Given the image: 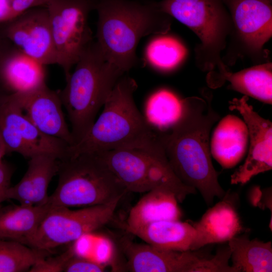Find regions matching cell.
Instances as JSON below:
<instances>
[{
  "instance_id": "cell-24",
  "label": "cell",
  "mask_w": 272,
  "mask_h": 272,
  "mask_svg": "<svg viewBox=\"0 0 272 272\" xmlns=\"http://www.w3.org/2000/svg\"><path fill=\"white\" fill-rule=\"evenodd\" d=\"M230 258L237 272L272 271L270 241L250 240L248 236H236L228 241Z\"/></svg>"
},
{
  "instance_id": "cell-13",
  "label": "cell",
  "mask_w": 272,
  "mask_h": 272,
  "mask_svg": "<svg viewBox=\"0 0 272 272\" xmlns=\"http://www.w3.org/2000/svg\"><path fill=\"white\" fill-rule=\"evenodd\" d=\"M6 23L1 35L12 45L45 66L57 64L46 7L29 9Z\"/></svg>"
},
{
  "instance_id": "cell-20",
  "label": "cell",
  "mask_w": 272,
  "mask_h": 272,
  "mask_svg": "<svg viewBox=\"0 0 272 272\" xmlns=\"http://www.w3.org/2000/svg\"><path fill=\"white\" fill-rule=\"evenodd\" d=\"M175 194L164 188L152 189L142 197L131 209L126 230H132L163 220H178L182 217Z\"/></svg>"
},
{
  "instance_id": "cell-37",
  "label": "cell",
  "mask_w": 272,
  "mask_h": 272,
  "mask_svg": "<svg viewBox=\"0 0 272 272\" xmlns=\"http://www.w3.org/2000/svg\"><path fill=\"white\" fill-rule=\"evenodd\" d=\"M270 2H272V0H269Z\"/></svg>"
},
{
  "instance_id": "cell-33",
  "label": "cell",
  "mask_w": 272,
  "mask_h": 272,
  "mask_svg": "<svg viewBox=\"0 0 272 272\" xmlns=\"http://www.w3.org/2000/svg\"><path fill=\"white\" fill-rule=\"evenodd\" d=\"M13 19L11 0H0V24Z\"/></svg>"
},
{
  "instance_id": "cell-25",
  "label": "cell",
  "mask_w": 272,
  "mask_h": 272,
  "mask_svg": "<svg viewBox=\"0 0 272 272\" xmlns=\"http://www.w3.org/2000/svg\"><path fill=\"white\" fill-rule=\"evenodd\" d=\"M183 107V99L172 92L160 90L148 99L145 107L147 120L160 132L169 130L180 118Z\"/></svg>"
},
{
  "instance_id": "cell-5",
  "label": "cell",
  "mask_w": 272,
  "mask_h": 272,
  "mask_svg": "<svg viewBox=\"0 0 272 272\" xmlns=\"http://www.w3.org/2000/svg\"><path fill=\"white\" fill-rule=\"evenodd\" d=\"M57 174V187L47 202L50 209L104 204L128 192L96 154L59 160Z\"/></svg>"
},
{
  "instance_id": "cell-21",
  "label": "cell",
  "mask_w": 272,
  "mask_h": 272,
  "mask_svg": "<svg viewBox=\"0 0 272 272\" xmlns=\"http://www.w3.org/2000/svg\"><path fill=\"white\" fill-rule=\"evenodd\" d=\"M129 233L154 246L180 251H194L196 234L192 223L180 220L153 222Z\"/></svg>"
},
{
  "instance_id": "cell-22",
  "label": "cell",
  "mask_w": 272,
  "mask_h": 272,
  "mask_svg": "<svg viewBox=\"0 0 272 272\" xmlns=\"http://www.w3.org/2000/svg\"><path fill=\"white\" fill-rule=\"evenodd\" d=\"M50 210L46 203L38 206L10 205L0 209V239L27 246Z\"/></svg>"
},
{
  "instance_id": "cell-14",
  "label": "cell",
  "mask_w": 272,
  "mask_h": 272,
  "mask_svg": "<svg viewBox=\"0 0 272 272\" xmlns=\"http://www.w3.org/2000/svg\"><path fill=\"white\" fill-rule=\"evenodd\" d=\"M248 97L234 98L229 109L238 111L248 130L249 148L243 164L231 175V183L244 184L256 175L272 168V123L248 103Z\"/></svg>"
},
{
  "instance_id": "cell-9",
  "label": "cell",
  "mask_w": 272,
  "mask_h": 272,
  "mask_svg": "<svg viewBox=\"0 0 272 272\" xmlns=\"http://www.w3.org/2000/svg\"><path fill=\"white\" fill-rule=\"evenodd\" d=\"M125 258L123 270L130 272H233L230 265V253L227 248L212 257L194 251H174L150 244L138 243L127 237L119 241Z\"/></svg>"
},
{
  "instance_id": "cell-32",
  "label": "cell",
  "mask_w": 272,
  "mask_h": 272,
  "mask_svg": "<svg viewBox=\"0 0 272 272\" xmlns=\"http://www.w3.org/2000/svg\"><path fill=\"white\" fill-rule=\"evenodd\" d=\"M13 173V169L9 164L3 161L0 164V203L7 200Z\"/></svg>"
},
{
  "instance_id": "cell-1",
  "label": "cell",
  "mask_w": 272,
  "mask_h": 272,
  "mask_svg": "<svg viewBox=\"0 0 272 272\" xmlns=\"http://www.w3.org/2000/svg\"><path fill=\"white\" fill-rule=\"evenodd\" d=\"M220 118L211 99H183L181 115L168 131L160 132L163 148L174 173L184 185L197 190L210 205L226 192L218 181L211 159L210 133Z\"/></svg>"
},
{
  "instance_id": "cell-7",
  "label": "cell",
  "mask_w": 272,
  "mask_h": 272,
  "mask_svg": "<svg viewBox=\"0 0 272 272\" xmlns=\"http://www.w3.org/2000/svg\"><path fill=\"white\" fill-rule=\"evenodd\" d=\"M95 154L127 191L143 193L156 188H164L173 191L179 202L196 192L178 178L164 150L149 152L120 149Z\"/></svg>"
},
{
  "instance_id": "cell-28",
  "label": "cell",
  "mask_w": 272,
  "mask_h": 272,
  "mask_svg": "<svg viewBox=\"0 0 272 272\" xmlns=\"http://www.w3.org/2000/svg\"><path fill=\"white\" fill-rule=\"evenodd\" d=\"M75 253V249L71 247L61 254L55 257L48 259H46L45 257L41 258L32 266L29 271H63L66 262Z\"/></svg>"
},
{
  "instance_id": "cell-30",
  "label": "cell",
  "mask_w": 272,
  "mask_h": 272,
  "mask_svg": "<svg viewBox=\"0 0 272 272\" xmlns=\"http://www.w3.org/2000/svg\"><path fill=\"white\" fill-rule=\"evenodd\" d=\"M96 249V261L107 266L112 263L114 256V245L108 238L102 237L99 240Z\"/></svg>"
},
{
  "instance_id": "cell-8",
  "label": "cell",
  "mask_w": 272,
  "mask_h": 272,
  "mask_svg": "<svg viewBox=\"0 0 272 272\" xmlns=\"http://www.w3.org/2000/svg\"><path fill=\"white\" fill-rule=\"evenodd\" d=\"M231 20L225 65H233L239 58L257 63L267 61L265 44L272 36V6L269 0H224ZM226 50V49H225Z\"/></svg>"
},
{
  "instance_id": "cell-27",
  "label": "cell",
  "mask_w": 272,
  "mask_h": 272,
  "mask_svg": "<svg viewBox=\"0 0 272 272\" xmlns=\"http://www.w3.org/2000/svg\"><path fill=\"white\" fill-rule=\"evenodd\" d=\"M187 50L177 39L161 36L152 40L146 51L149 63L157 69L170 70L178 66L185 58Z\"/></svg>"
},
{
  "instance_id": "cell-29",
  "label": "cell",
  "mask_w": 272,
  "mask_h": 272,
  "mask_svg": "<svg viewBox=\"0 0 272 272\" xmlns=\"http://www.w3.org/2000/svg\"><path fill=\"white\" fill-rule=\"evenodd\" d=\"M106 266L95 260L76 253L66 262L63 271L64 272H102Z\"/></svg>"
},
{
  "instance_id": "cell-17",
  "label": "cell",
  "mask_w": 272,
  "mask_h": 272,
  "mask_svg": "<svg viewBox=\"0 0 272 272\" xmlns=\"http://www.w3.org/2000/svg\"><path fill=\"white\" fill-rule=\"evenodd\" d=\"M45 65L12 45L0 61V84L8 94H26L46 85Z\"/></svg>"
},
{
  "instance_id": "cell-2",
  "label": "cell",
  "mask_w": 272,
  "mask_h": 272,
  "mask_svg": "<svg viewBox=\"0 0 272 272\" xmlns=\"http://www.w3.org/2000/svg\"><path fill=\"white\" fill-rule=\"evenodd\" d=\"M137 88L134 79L122 76L107 98L99 117L81 141L68 147L66 157L120 149L163 150L160 132L135 104L133 93Z\"/></svg>"
},
{
  "instance_id": "cell-35",
  "label": "cell",
  "mask_w": 272,
  "mask_h": 272,
  "mask_svg": "<svg viewBox=\"0 0 272 272\" xmlns=\"http://www.w3.org/2000/svg\"><path fill=\"white\" fill-rule=\"evenodd\" d=\"M2 38L3 37H2V35L0 34V61L3 53L6 49V46H5L4 44L3 43V41Z\"/></svg>"
},
{
  "instance_id": "cell-4",
  "label": "cell",
  "mask_w": 272,
  "mask_h": 272,
  "mask_svg": "<svg viewBox=\"0 0 272 272\" xmlns=\"http://www.w3.org/2000/svg\"><path fill=\"white\" fill-rule=\"evenodd\" d=\"M124 73L105 58L96 42H92L82 53L65 87L58 92L71 123L72 146L85 136Z\"/></svg>"
},
{
  "instance_id": "cell-11",
  "label": "cell",
  "mask_w": 272,
  "mask_h": 272,
  "mask_svg": "<svg viewBox=\"0 0 272 272\" xmlns=\"http://www.w3.org/2000/svg\"><path fill=\"white\" fill-rule=\"evenodd\" d=\"M122 197L77 210L50 208L28 246L47 251L76 241L111 221Z\"/></svg>"
},
{
  "instance_id": "cell-12",
  "label": "cell",
  "mask_w": 272,
  "mask_h": 272,
  "mask_svg": "<svg viewBox=\"0 0 272 272\" xmlns=\"http://www.w3.org/2000/svg\"><path fill=\"white\" fill-rule=\"evenodd\" d=\"M0 134L7 153L16 152L30 159L49 155L63 159L69 147L65 142L40 131L25 115L11 94L0 99Z\"/></svg>"
},
{
  "instance_id": "cell-16",
  "label": "cell",
  "mask_w": 272,
  "mask_h": 272,
  "mask_svg": "<svg viewBox=\"0 0 272 272\" xmlns=\"http://www.w3.org/2000/svg\"><path fill=\"white\" fill-rule=\"evenodd\" d=\"M234 197L225 193L198 221L192 223L196 233L194 251L208 244L228 242L243 231Z\"/></svg>"
},
{
  "instance_id": "cell-18",
  "label": "cell",
  "mask_w": 272,
  "mask_h": 272,
  "mask_svg": "<svg viewBox=\"0 0 272 272\" xmlns=\"http://www.w3.org/2000/svg\"><path fill=\"white\" fill-rule=\"evenodd\" d=\"M59 159L49 155L29 159L27 170L21 180L11 186L7 200L15 199L20 205L38 206L47 203V190L53 177L57 174Z\"/></svg>"
},
{
  "instance_id": "cell-31",
  "label": "cell",
  "mask_w": 272,
  "mask_h": 272,
  "mask_svg": "<svg viewBox=\"0 0 272 272\" xmlns=\"http://www.w3.org/2000/svg\"><path fill=\"white\" fill-rule=\"evenodd\" d=\"M49 0H11L13 19L25 11L37 7H46Z\"/></svg>"
},
{
  "instance_id": "cell-23",
  "label": "cell",
  "mask_w": 272,
  "mask_h": 272,
  "mask_svg": "<svg viewBox=\"0 0 272 272\" xmlns=\"http://www.w3.org/2000/svg\"><path fill=\"white\" fill-rule=\"evenodd\" d=\"M228 81L229 88L265 103L272 102V63L257 64L236 73L227 69L218 74Z\"/></svg>"
},
{
  "instance_id": "cell-6",
  "label": "cell",
  "mask_w": 272,
  "mask_h": 272,
  "mask_svg": "<svg viewBox=\"0 0 272 272\" xmlns=\"http://www.w3.org/2000/svg\"><path fill=\"white\" fill-rule=\"evenodd\" d=\"M159 9L190 29L199 39L195 62L202 71L219 73L226 69L222 59L231 30V20L224 0H162Z\"/></svg>"
},
{
  "instance_id": "cell-19",
  "label": "cell",
  "mask_w": 272,
  "mask_h": 272,
  "mask_svg": "<svg viewBox=\"0 0 272 272\" xmlns=\"http://www.w3.org/2000/svg\"><path fill=\"white\" fill-rule=\"evenodd\" d=\"M248 143V130L243 119L229 114L219 121L213 131L211 154L223 168H232L245 156Z\"/></svg>"
},
{
  "instance_id": "cell-10",
  "label": "cell",
  "mask_w": 272,
  "mask_h": 272,
  "mask_svg": "<svg viewBox=\"0 0 272 272\" xmlns=\"http://www.w3.org/2000/svg\"><path fill=\"white\" fill-rule=\"evenodd\" d=\"M98 0H49V17L57 64L66 80L82 53L93 42L88 17Z\"/></svg>"
},
{
  "instance_id": "cell-34",
  "label": "cell",
  "mask_w": 272,
  "mask_h": 272,
  "mask_svg": "<svg viewBox=\"0 0 272 272\" xmlns=\"http://www.w3.org/2000/svg\"><path fill=\"white\" fill-rule=\"evenodd\" d=\"M7 153L6 146L0 134V164L3 162V158Z\"/></svg>"
},
{
  "instance_id": "cell-3",
  "label": "cell",
  "mask_w": 272,
  "mask_h": 272,
  "mask_svg": "<svg viewBox=\"0 0 272 272\" xmlns=\"http://www.w3.org/2000/svg\"><path fill=\"white\" fill-rule=\"evenodd\" d=\"M97 43L105 58L124 72L138 62L136 48L143 37L165 34L171 17L160 11L156 2L98 0Z\"/></svg>"
},
{
  "instance_id": "cell-26",
  "label": "cell",
  "mask_w": 272,
  "mask_h": 272,
  "mask_svg": "<svg viewBox=\"0 0 272 272\" xmlns=\"http://www.w3.org/2000/svg\"><path fill=\"white\" fill-rule=\"evenodd\" d=\"M46 251L38 250L22 243L0 239V272L29 271Z\"/></svg>"
},
{
  "instance_id": "cell-36",
  "label": "cell",
  "mask_w": 272,
  "mask_h": 272,
  "mask_svg": "<svg viewBox=\"0 0 272 272\" xmlns=\"http://www.w3.org/2000/svg\"><path fill=\"white\" fill-rule=\"evenodd\" d=\"M6 93H2V92L0 91V99Z\"/></svg>"
},
{
  "instance_id": "cell-15",
  "label": "cell",
  "mask_w": 272,
  "mask_h": 272,
  "mask_svg": "<svg viewBox=\"0 0 272 272\" xmlns=\"http://www.w3.org/2000/svg\"><path fill=\"white\" fill-rule=\"evenodd\" d=\"M25 115L44 134L74 144L58 94L46 85L30 93L11 94Z\"/></svg>"
}]
</instances>
